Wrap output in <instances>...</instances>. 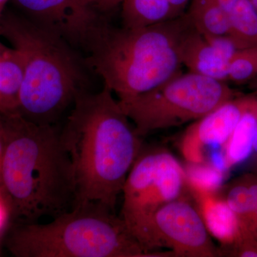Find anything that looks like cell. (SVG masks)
I'll return each instance as SVG.
<instances>
[{
    "mask_svg": "<svg viewBox=\"0 0 257 257\" xmlns=\"http://www.w3.org/2000/svg\"><path fill=\"white\" fill-rule=\"evenodd\" d=\"M60 135L73 167L74 207L94 203L114 212L143 143L110 89L80 93Z\"/></svg>",
    "mask_w": 257,
    "mask_h": 257,
    "instance_id": "obj_1",
    "label": "cell"
},
{
    "mask_svg": "<svg viewBox=\"0 0 257 257\" xmlns=\"http://www.w3.org/2000/svg\"><path fill=\"white\" fill-rule=\"evenodd\" d=\"M3 115V114H2ZM6 146L0 201L13 224L39 222L73 209V167L55 124L3 115Z\"/></svg>",
    "mask_w": 257,
    "mask_h": 257,
    "instance_id": "obj_2",
    "label": "cell"
},
{
    "mask_svg": "<svg viewBox=\"0 0 257 257\" xmlns=\"http://www.w3.org/2000/svg\"><path fill=\"white\" fill-rule=\"evenodd\" d=\"M193 26L187 13L143 28L115 26L103 15L82 47L84 62L124 100L180 73L181 42Z\"/></svg>",
    "mask_w": 257,
    "mask_h": 257,
    "instance_id": "obj_3",
    "label": "cell"
},
{
    "mask_svg": "<svg viewBox=\"0 0 257 257\" xmlns=\"http://www.w3.org/2000/svg\"><path fill=\"white\" fill-rule=\"evenodd\" d=\"M0 36L25 62L18 114L35 124H55L77 96L87 91L84 58L63 37L21 13L5 10Z\"/></svg>",
    "mask_w": 257,
    "mask_h": 257,
    "instance_id": "obj_4",
    "label": "cell"
},
{
    "mask_svg": "<svg viewBox=\"0 0 257 257\" xmlns=\"http://www.w3.org/2000/svg\"><path fill=\"white\" fill-rule=\"evenodd\" d=\"M6 246L17 257L157 256L133 236L120 216L88 203L45 224H13Z\"/></svg>",
    "mask_w": 257,
    "mask_h": 257,
    "instance_id": "obj_5",
    "label": "cell"
},
{
    "mask_svg": "<svg viewBox=\"0 0 257 257\" xmlns=\"http://www.w3.org/2000/svg\"><path fill=\"white\" fill-rule=\"evenodd\" d=\"M236 96L223 81L181 72L151 90L118 101L142 138L197 121Z\"/></svg>",
    "mask_w": 257,
    "mask_h": 257,
    "instance_id": "obj_6",
    "label": "cell"
},
{
    "mask_svg": "<svg viewBox=\"0 0 257 257\" xmlns=\"http://www.w3.org/2000/svg\"><path fill=\"white\" fill-rule=\"evenodd\" d=\"M186 182L183 167L162 149L142 150L126 177L120 217L139 242L157 256L165 253L157 251L154 216L167 203L182 197Z\"/></svg>",
    "mask_w": 257,
    "mask_h": 257,
    "instance_id": "obj_7",
    "label": "cell"
},
{
    "mask_svg": "<svg viewBox=\"0 0 257 257\" xmlns=\"http://www.w3.org/2000/svg\"><path fill=\"white\" fill-rule=\"evenodd\" d=\"M153 230L158 248H172L173 256H218L200 211L182 197L155 213Z\"/></svg>",
    "mask_w": 257,
    "mask_h": 257,
    "instance_id": "obj_8",
    "label": "cell"
},
{
    "mask_svg": "<svg viewBox=\"0 0 257 257\" xmlns=\"http://www.w3.org/2000/svg\"><path fill=\"white\" fill-rule=\"evenodd\" d=\"M20 13L34 23L60 35L82 49L93 28L104 14L87 0H12Z\"/></svg>",
    "mask_w": 257,
    "mask_h": 257,
    "instance_id": "obj_9",
    "label": "cell"
},
{
    "mask_svg": "<svg viewBox=\"0 0 257 257\" xmlns=\"http://www.w3.org/2000/svg\"><path fill=\"white\" fill-rule=\"evenodd\" d=\"M253 95L236 96L197 120L184 133L182 152L189 163H201L202 148L224 146Z\"/></svg>",
    "mask_w": 257,
    "mask_h": 257,
    "instance_id": "obj_10",
    "label": "cell"
},
{
    "mask_svg": "<svg viewBox=\"0 0 257 257\" xmlns=\"http://www.w3.org/2000/svg\"><path fill=\"white\" fill-rule=\"evenodd\" d=\"M182 64L189 72L217 80H227V62L209 43L195 27L189 29L180 45Z\"/></svg>",
    "mask_w": 257,
    "mask_h": 257,
    "instance_id": "obj_11",
    "label": "cell"
},
{
    "mask_svg": "<svg viewBox=\"0 0 257 257\" xmlns=\"http://www.w3.org/2000/svg\"><path fill=\"white\" fill-rule=\"evenodd\" d=\"M201 214L208 231L221 243V246L232 243L240 234L237 216L221 197L214 194L199 197Z\"/></svg>",
    "mask_w": 257,
    "mask_h": 257,
    "instance_id": "obj_12",
    "label": "cell"
},
{
    "mask_svg": "<svg viewBox=\"0 0 257 257\" xmlns=\"http://www.w3.org/2000/svg\"><path fill=\"white\" fill-rule=\"evenodd\" d=\"M25 77V62L15 48L7 47L0 55V96L3 115L18 114L20 92Z\"/></svg>",
    "mask_w": 257,
    "mask_h": 257,
    "instance_id": "obj_13",
    "label": "cell"
},
{
    "mask_svg": "<svg viewBox=\"0 0 257 257\" xmlns=\"http://www.w3.org/2000/svg\"><path fill=\"white\" fill-rule=\"evenodd\" d=\"M257 135V100L253 96L247 109L224 145L225 165L231 167L241 163L252 154Z\"/></svg>",
    "mask_w": 257,
    "mask_h": 257,
    "instance_id": "obj_14",
    "label": "cell"
},
{
    "mask_svg": "<svg viewBox=\"0 0 257 257\" xmlns=\"http://www.w3.org/2000/svg\"><path fill=\"white\" fill-rule=\"evenodd\" d=\"M121 5L125 28H147L176 19L169 0H124Z\"/></svg>",
    "mask_w": 257,
    "mask_h": 257,
    "instance_id": "obj_15",
    "label": "cell"
},
{
    "mask_svg": "<svg viewBox=\"0 0 257 257\" xmlns=\"http://www.w3.org/2000/svg\"><path fill=\"white\" fill-rule=\"evenodd\" d=\"M221 198L237 216L241 229L257 206V171L233 179Z\"/></svg>",
    "mask_w": 257,
    "mask_h": 257,
    "instance_id": "obj_16",
    "label": "cell"
},
{
    "mask_svg": "<svg viewBox=\"0 0 257 257\" xmlns=\"http://www.w3.org/2000/svg\"><path fill=\"white\" fill-rule=\"evenodd\" d=\"M187 14L202 35H228L229 15L221 9L216 0H192Z\"/></svg>",
    "mask_w": 257,
    "mask_h": 257,
    "instance_id": "obj_17",
    "label": "cell"
},
{
    "mask_svg": "<svg viewBox=\"0 0 257 257\" xmlns=\"http://www.w3.org/2000/svg\"><path fill=\"white\" fill-rule=\"evenodd\" d=\"M228 36L239 50L257 49V12L249 0H240L229 14Z\"/></svg>",
    "mask_w": 257,
    "mask_h": 257,
    "instance_id": "obj_18",
    "label": "cell"
},
{
    "mask_svg": "<svg viewBox=\"0 0 257 257\" xmlns=\"http://www.w3.org/2000/svg\"><path fill=\"white\" fill-rule=\"evenodd\" d=\"M185 170L186 182H188L198 197L214 194L222 182V172L211 166L190 163Z\"/></svg>",
    "mask_w": 257,
    "mask_h": 257,
    "instance_id": "obj_19",
    "label": "cell"
},
{
    "mask_svg": "<svg viewBox=\"0 0 257 257\" xmlns=\"http://www.w3.org/2000/svg\"><path fill=\"white\" fill-rule=\"evenodd\" d=\"M257 77V49L238 50L229 62L227 80L244 83Z\"/></svg>",
    "mask_w": 257,
    "mask_h": 257,
    "instance_id": "obj_20",
    "label": "cell"
},
{
    "mask_svg": "<svg viewBox=\"0 0 257 257\" xmlns=\"http://www.w3.org/2000/svg\"><path fill=\"white\" fill-rule=\"evenodd\" d=\"M218 256L257 257V236L241 230L232 243L218 248Z\"/></svg>",
    "mask_w": 257,
    "mask_h": 257,
    "instance_id": "obj_21",
    "label": "cell"
},
{
    "mask_svg": "<svg viewBox=\"0 0 257 257\" xmlns=\"http://www.w3.org/2000/svg\"><path fill=\"white\" fill-rule=\"evenodd\" d=\"M89 4L96 10L103 14L112 11L124 0H87Z\"/></svg>",
    "mask_w": 257,
    "mask_h": 257,
    "instance_id": "obj_22",
    "label": "cell"
},
{
    "mask_svg": "<svg viewBox=\"0 0 257 257\" xmlns=\"http://www.w3.org/2000/svg\"><path fill=\"white\" fill-rule=\"evenodd\" d=\"M6 146V140H5V130L4 121L3 115L0 114V191H1V175L2 168H3V160Z\"/></svg>",
    "mask_w": 257,
    "mask_h": 257,
    "instance_id": "obj_23",
    "label": "cell"
},
{
    "mask_svg": "<svg viewBox=\"0 0 257 257\" xmlns=\"http://www.w3.org/2000/svg\"><path fill=\"white\" fill-rule=\"evenodd\" d=\"M189 1L190 0H169L175 18H179L184 14V11L188 6Z\"/></svg>",
    "mask_w": 257,
    "mask_h": 257,
    "instance_id": "obj_24",
    "label": "cell"
},
{
    "mask_svg": "<svg viewBox=\"0 0 257 257\" xmlns=\"http://www.w3.org/2000/svg\"><path fill=\"white\" fill-rule=\"evenodd\" d=\"M241 230L248 231L251 234L257 236V206L251 213V215L248 216L247 220L241 228Z\"/></svg>",
    "mask_w": 257,
    "mask_h": 257,
    "instance_id": "obj_25",
    "label": "cell"
},
{
    "mask_svg": "<svg viewBox=\"0 0 257 257\" xmlns=\"http://www.w3.org/2000/svg\"><path fill=\"white\" fill-rule=\"evenodd\" d=\"M252 155L253 156V160L255 162V171H257V135L256 138L255 139L254 143H253Z\"/></svg>",
    "mask_w": 257,
    "mask_h": 257,
    "instance_id": "obj_26",
    "label": "cell"
},
{
    "mask_svg": "<svg viewBox=\"0 0 257 257\" xmlns=\"http://www.w3.org/2000/svg\"><path fill=\"white\" fill-rule=\"evenodd\" d=\"M9 1L10 0H0V20H1L3 14H4L5 7Z\"/></svg>",
    "mask_w": 257,
    "mask_h": 257,
    "instance_id": "obj_27",
    "label": "cell"
},
{
    "mask_svg": "<svg viewBox=\"0 0 257 257\" xmlns=\"http://www.w3.org/2000/svg\"><path fill=\"white\" fill-rule=\"evenodd\" d=\"M249 2L257 12V0H249Z\"/></svg>",
    "mask_w": 257,
    "mask_h": 257,
    "instance_id": "obj_28",
    "label": "cell"
},
{
    "mask_svg": "<svg viewBox=\"0 0 257 257\" xmlns=\"http://www.w3.org/2000/svg\"><path fill=\"white\" fill-rule=\"evenodd\" d=\"M6 48L7 47L5 46V45L2 43L1 41H0V55H1V54L3 53V51H4Z\"/></svg>",
    "mask_w": 257,
    "mask_h": 257,
    "instance_id": "obj_29",
    "label": "cell"
},
{
    "mask_svg": "<svg viewBox=\"0 0 257 257\" xmlns=\"http://www.w3.org/2000/svg\"><path fill=\"white\" fill-rule=\"evenodd\" d=\"M254 96H255V97H256V99L257 100V85L256 86V91H255Z\"/></svg>",
    "mask_w": 257,
    "mask_h": 257,
    "instance_id": "obj_30",
    "label": "cell"
}]
</instances>
